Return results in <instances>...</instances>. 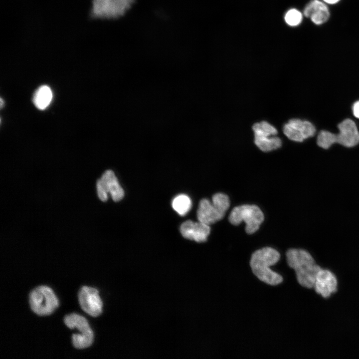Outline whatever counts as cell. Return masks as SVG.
Wrapping results in <instances>:
<instances>
[{"label": "cell", "instance_id": "6da1fadb", "mask_svg": "<svg viewBox=\"0 0 359 359\" xmlns=\"http://www.w3.org/2000/svg\"><path fill=\"white\" fill-rule=\"evenodd\" d=\"M288 264L296 273L297 280L302 286L314 287L316 278L322 268L317 265L312 255L301 249H290L286 252Z\"/></svg>", "mask_w": 359, "mask_h": 359}, {"label": "cell", "instance_id": "7a4b0ae2", "mask_svg": "<svg viewBox=\"0 0 359 359\" xmlns=\"http://www.w3.org/2000/svg\"><path fill=\"white\" fill-rule=\"evenodd\" d=\"M280 255L275 249L266 247L255 251L252 255L250 265L254 274L261 281L272 286L281 283L283 277L270 269L280 259Z\"/></svg>", "mask_w": 359, "mask_h": 359}, {"label": "cell", "instance_id": "3957f363", "mask_svg": "<svg viewBox=\"0 0 359 359\" xmlns=\"http://www.w3.org/2000/svg\"><path fill=\"white\" fill-rule=\"evenodd\" d=\"M264 220V215L260 208L254 204H243L233 208L229 216V222L233 225L244 221L245 231L248 234L255 232Z\"/></svg>", "mask_w": 359, "mask_h": 359}, {"label": "cell", "instance_id": "277c9868", "mask_svg": "<svg viewBox=\"0 0 359 359\" xmlns=\"http://www.w3.org/2000/svg\"><path fill=\"white\" fill-rule=\"evenodd\" d=\"M29 302L31 310L39 316L50 315L59 305L53 290L46 286L34 288L29 294Z\"/></svg>", "mask_w": 359, "mask_h": 359}, {"label": "cell", "instance_id": "5b68a950", "mask_svg": "<svg viewBox=\"0 0 359 359\" xmlns=\"http://www.w3.org/2000/svg\"><path fill=\"white\" fill-rule=\"evenodd\" d=\"M136 0H93L91 13L94 17L114 19L123 16Z\"/></svg>", "mask_w": 359, "mask_h": 359}, {"label": "cell", "instance_id": "8992f818", "mask_svg": "<svg viewBox=\"0 0 359 359\" xmlns=\"http://www.w3.org/2000/svg\"><path fill=\"white\" fill-rule=\"evenodd\" d=\"M64 321L70 329L76 328L81 335H72L73 346L77 349H83L90 347L93 343L94 335L87 320L84 317L75 313L65 316Z\"/></svg>", "mask_w": 359, "mask_h": 359}, {"label": "cell", "instance_id": "52a82bcc", "mask_svg": "<svg viewBox=\"0 0 359 359\" xmlns=\"http://www.w3.org/2000/svg\"><path fill=\"white\" fill-rule=\"evenodd\" d=\"M97 189L99 198L106 201L109 193L114 201H119L124 196V191L120 185L117 177L111 170H107L97 181Z\"/></svg>", "mask_w": 359, "mask_h": 359}, {"label": "cell", "instance_id": "ba28073f", "mask_svg": "<svg viewBox=\"0 0 359 359\" xmlns=\"http://www.w3.org/2000/svg\"><path fill=\"white\" fill-rule=\"evenodd\" d=\"M338 134L328 133L331 146L337 143L346 147H353L359 143V132L354 121L346 119L339 124Z\"/></svg>", "mask_w": 359, "mask_h": 359}, {"label": "cell", "instance_id": "9c48e42d", "mask_svg": "<svg viewBox=\"0 0 359 359\" xmlns=\"http://www.w3.org/2000/svg\"><path fill=\"white\" fill-rule=\"evenodd\" d=\"M284 134L290 140L302 142L313 137L316 132L314 126L309 121L299 119H292L283 126Z\"/></svg>", "mask_w": 359, "mask_h": 359}, {"label": "cell", "instance_id": "30bf717a", "mask_svg": "<svg viewBox=\"0 0 359 359\" xmlns=\"http://www.w3.org/2000/svg\"><path fill=\"white\" fill-rule=\"evenodd\" d=\"M78 300L82 310L90 316L96 317L102 313L103 303L96 289L83 286L79 291Z\"/></svg>", "mask_w": 359, "mask_h": 359}, {"label": "cell", "instance_id": "8fae6325", "mask_svg": "<svg viewBox=\"0 0 359 359\" xmlns=\"http://www.w3.org/2000/svg\"><path fill=\"white\" fill-rule=\"evenodd\" d=\"M338 281L335 275L327 269H321L318 273L314 288L324 298L330 297L337 291Z\"/></svg>", "mask_w": 359, "mask_h": 359}, {"label": "cell", "instance_id": "7c38bea8", "mask_svg": "<svg viewBox=\"0 0 359 359\" xmlns=\"http://www.w3.org/2000/svg\"><path fill=\"white\" fill-rule=\"evenodd\" d=\"M183 237L197 242H203L207 240L210 232L209 225L200 221L194 222L188 220L183 222L180 227Z\"/></svg>", "mask_w": 359, "mask_h": 359}, {"label": "cell", "instance_id": "4fadbf2b", "mask_svg": "<svg viewBox=\"0 0 359 359\" xmlns=\"http://www.w3.org/2000/svg\"><path fill=\"white\" fill-rule=\"evenodd\" d=\"M225 213L212 201L204 198L199 202L197 217L199 221L209 225L221 220Z\"/></svg>", "mask_w": 359, "mask_h": 359}, {"label": "cell", "instance_id": "5bb4252c", "mask_svg": "<svg viewBox=\"0 0 359 359\" xmlns=\"http://www.w3.org/2000/svg\"><path fill=\"white\" fill-rule=\"evenodd\" d=\"M304 14L317 25L325 23L330 17L327 6L319 0H311L305 7Z\"/></svg>", "mask_w": 359, "mask_h": 359}, {"label": "cell", "instance_id": "9a60e30c", "mask_svg": "<svg viewBox=\"0 0 359 359\" xmlns=\"http://www.w3.org/2000/svg\"><path fill=\"white\" fill-rule=\"evenodd\" d=\"M254 143L260 150L265 152L279 149L282 144L281 139L278 137L273 136L270 137L259 135H254Z\"/></svg>", "mask_w": 359, "mask_h": 359}, {"label": "cell", "instance_id": "2e32d148", "mask_svg": "<svg viewBox=\"0 0 359 359\" xmlns=\"http://www.w3.org/2000/svg\"><path fill=\"white\" fill-rule=\"evenodd\" d=\"M52 97L53 94L50 88L47 85H42L35 91L33 101L37 108L44 110L50 104Z\"/></svg>", "mask_w": 359, "mask_h": 359}, {"label": "cell", "instance_id": "e0dca14e", "mask_svg": "<svg viewBox=\"0 0 359 359\" xmlns=\"http://www.w3.org/2000/svg\"><path fill=\"white\" fill-rule=\"evenodd\" d=\"M191 201L189 197L181 194L176 196L173 200L172 205L173 209L180 215H185L190 209Z\"/></svg>", "mask_w": 359, "mask_h": 359}, {"label": "cell", "instance_id": "ac0fdd59", "mask_svg": "<svg viewBox=\"0 0 359 359\" xmlns=\"http://www.w3.org/2000/svg\"><path fill=\"white\" fill-rule=\"evenodd\" d=\"M252 130L254 135L265 136H273L278 134V131L275 127L266 121L255 123L252 126Z\"/></svg>", "mask_w": 359, "mask_h": 359}, {"label": "cell", "instance_id": "d6986e66", "mask_svg": "<svg viewBox=\"0 0 359 359\" xmlns=\"http://www.w3.org/2000/svg\"><path fill=\"white\" fill-rule=\"evenodd\" d=\"M212 202L225 213L229 207V197L223 193H217L214 194L212 197Z\"/></svg>", "mask_w": 359, "mask_h": 359}, {"label": "cell", "instance_id": "ffe728a7", "mask_svg": "<svg viewBox=\"0 0 359 359\" xmlns=\"http://www.w3.org/2000/svg\"><path fill=\"white\" fill-rule=\"evenodd\" d=\"M302 17V14L299 11L296 9H291L286 13L285 20L288 25L294 26L300 23Z\"/></svg>", "mask_w": 359, "mask_h": 359}, {"label": "cell", "instance_id": "44dd1931", "mask_svg": "<svg viewBox=\"0 0 359 359\" xmlns=\"http://www.w3.org/2000/svg\"><path fill=\"white\" fill-rule=\"evenodd\" d=\"M353 112L354 115L359 119V101L356 102L353 106Z\"/></svg>", "mask_w": 359, "mask_h": 359}, {"label": "cell", "instance_id": "7402d4cb", "mask_svg": "<svg viewBox=\"0 0 359 359\" xmlns=\"http://www.w3.org/2000/svg\"><path fill=\"white\" fill-rule=\"evenodd\" d=\"M325 2L329 4H335L337 3L340 0H323Z\"/></svg>", "mask_w": 359, "mask_h": 359}]
</instances>
